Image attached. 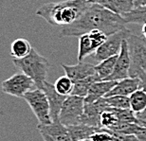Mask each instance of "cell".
<instances>
[{
	"label": "cell",
	"instance_id": "cell-12",
	"mask_svg": "<svg viewBox=\"0 0 146 141\" xmlns=\"http://www.w3.org/2000/svg\"><path fill=\"white\" fill-rule=\"evenodd\" d=\"M62 67L66 75L71 79L73 83L84 80V79L96 74L95 66L88 63H84V62H78V64H73V66L62 64Z\"/></svg>",
	"mask_w": 146,
	"mask_h": 141
},
{
	"label": "cell",
	"instance_id": "cell-10",
	"mask_svg": "<svg viewBox=\"0 0 146 141\" xmlns=\"http://www.w3.org/2000/svg\"><path fill=\"white\" fill-rule=\"evenodd\" d=\"M130 55H129V48H128L127 39L123 40L121 45V51L117 58L114 71L106 81H121L125 78L129 77V69H130Z\"/></svg>",
	"mask_w": 146,
	"mask_h": 141
},
{
	"label": "cell",
	"instance_id": "cell-4",
	"mask_svg": "<svg viewBox=\"0 0 146 141\" xmlns=\"http://www.w3.org/2000/svg\"><path fill=\"white\" fill-rule=\"evenodd\" d=\"M127 43L131 61L129 77L146 81V39L131 34Z\"/></svg>",
	"mask_w": 146,
	"mask_h": 141
},
{
	"label": "cell",
	"instance_id": "cell-39",
	"mask_svg": "<svg viewBox=\"0 0 146 141\" xmlns=\"http://www.w3.org/2000/svg\"><path fill=\"white\" fill-rule=\"evenodd\" d=\"M80 141H91L90 139H84V140H80Z\"/></svg>",
	"mask_w": 146,
	"mask_h": 141
},
{
	"label": "cell",
	"instance_id": "cell-25",
	"mask_svg": "<svg viewBox=\"0 0 146 141\" xmlns=\"http://www.w3.org/2000/svg\"><path fill=\"white\" fill-rule=\"evenodd\" d=\"M54 87L59 94L68 97L72 94L73 88H74V83L70 78L65 75L57 79L54 83Z\"/></svg>",
	"mask_w": 146,
	"mask_h": 141
},
{
	"label": "cell",
	"instance_id": "cell-34",
	"mask_svg": "<svg viewBox=\"0 0 146 141\" xmlns=\"http://www.w3.org/2000/svg\"><path fill=\"white\" fill-rule=\"evenodd\" d=\"M41 134V136H42V138L44 139V141H55L51 138V137H49L48 134H44V133H40Z\"/></svg>",
	"mask_w": 146,
	"mask_h": 141
},
{
	"label": "cell",
	"instance_id": "cell-29",
	"mask_svg": "<svg viewBox=\"0 0 146 141\" xmlns=\"http://www.w3.org/2000/svg\"><path fill=\"white\" fill-rule=\"evenodd\" d=\"M113 139L112 133L107 129H101L94 133L90 137L91 141H111Z\"/></svg>",
	"mask_w": 146,
	"mask_h": 141
},
{
	"label": "cell",
	"instance_id": "cell-9",
	"mask_svg": "<svg viewBox=\"0 0 146 141\" xmlns=\"http://www.w3.org/2000/svg\"><path fill=\"white\" fill-rule=\"evenodd\" d=\"M109 107L106 99L102 98L92 103H84V114L81 117L80 123L92 127L103 129L101 124V115Z\"/></svg>",
	"mask_w": 146,
	"mask_h": 141
},
{
	"label": "cell",
	"instance_id": "cell-24",
	"mask_svg": "<svg viewBox=\"0 0 146 141\" xmlns=\"http://www.w3.org/2000/svg\"><path fill=\"white\" fill-rule=\"evenodd\" d=\"M130 109L135 114L142 112L146 108V92L139 88L130 97Z\"/></svg>",
	"mask_w": 146,
	"mask_h": 141
},
{
	"label": "cell",
	"instance_id": "cell-38",
	"mask_svg": "<svg viewBox=\"0 0 146 141\" xmlns=\"http://www.w3.org/2000/svg\"><path fill=\"white\" fill-rule=\"evenodd\" d=\"M87 1H89L90 3H97L99 0H87Z\"/></svg>",
	"mask_w": 146,
	"mask_h": 141
},
{
	"label": "cell",
	"instance_id": "cell-35",
	"mask_svg": "<svg viewBox=\"0 0 146 141\" xmlns=\"http://www.w3.org/2000/svg\"><path fill=\"white\" fill-rule=\"evenodd\" d=\"M141 33H142V37L146 39V24L142 25V28H141Z\"/></svg>",
	"mask_w": 146,
	"mask_h": 141
},
{
	"label": "cell",
	"instance_id": "cell-33",
	"mask_svg": "<svg viewBox=\"0 0 146 141\" xmlns=\"http://www.w3.org/2000/svg\"><path fill=\"white\" fill-rule=\"evenodd\" d=\"M134 5H135V7L146 6V0H134Z\"/></svg>",
	"mask_w": 146,
	"mask_h": 141
},
{
	"label": "cell",
	"instance_id": "cell-30",
	"mask_svg": "<svg viewBox=\"0 0 146 141\" xmlns=\"http://www.w3.org/2000/svg\"><path fill=\"white\" fill-rule=\"evenodd\" d=\"M112 134L118 141H139L136 134H117V133H112Z\"/></svg>",
	"mask_w": 146,
	"mask_h": 141
},
{
	"label": "cell",
	"instance_id": "cell-37",
	"mask_svg": "<svg viewBox=\"0 0 146 141\" xmlns=\"http://www.w3.org/2000/svg\"><path fill=\"white\" fill-rule=\"evenodd\" d=\"M139 123H141V125L146 126V119L145 120H141V121H139Z\"/></svg>",
	"mask_w": 146,
	"mask_h": 141
},
{
	"label": "cell",
	"instance_id": "cell-23",
	"mask_svg": "<svg viewBox=\"0 0 146 141\" xmlns=\"http://www.w3.org/2000/svg\"><path fill=\"white\" fill-rule=\"evenodd\" d=\"M126 24H146V6H139L135 7L132 11L122 16Z\"/></svg>",
	"mask_w": 146,
	"mask_h": 141
},
{
	"label": "cell",
	"instance_id": "cell-18",
	"mask_svg": "<svg viewBox=\"0 0 146 141\" xmlns=\"http://www.w3.org/2000/svg\"><path fill=\"white\" fill-rule=\"evenodd\" d=\"M33 46L27 39L18 38L11 45V56L13 59H23L27 57L33 50Z\"/></svg>",
	"mask_w": 146,
	"mask_h": 141
},
{
	"label": "cell",
	"instance_id": "cell-5",
	"mask_svg": "<svg viewBox=\"0 0 146 141\" xmlns=\"http://www.w3.org/2000/svg\"><path fill=\"white\" fill-rule=\"evenodd\" d=\"M31 107L38 120V124L48 125L52 123L50 117V107L46 93L43 89L34 88L29 91L23 98Z\"/></svg>",
	"mask_w": 146,
	"mask_h": 141
},
{
	"label": "cell",
	"instance_id": "cell-3",
	"mask_svg": "<svg viewBox=\"0 0 146 141\" xmlns=\"http://www.w3.org/2000/svg\"><path fill=\"white\" fill-rule=\"evenodd\" d=\"M13 63L19 71L25 73L34 81L36 88L43 89L46 81V74L49 69V63L46 59L38 53L35 48L27 57L13 59Z\"/></svg>",
	"mask_w": 146,
	"mask_h": 141
},
{
	"label": "cell",
	"instance_id": "cell-11",
	"mask_svg": "<svg viewBox=\"0 0 146 141\" xmlns=\"http://www.w3.org/2000/svg\"><path fill=\"white\" fill-rule=\"evenodd\" d=\"M44 92L46 93V97H48V102H49V107H50V117L52 122H57L60 121L59 116L61 109H62L64 101H66V99L68 98L66 96H63L59 94L56 91L54 87V84L49 83L48 81H46L43 87Z\"/></svg>",
	"mask_w": 146,
	"mask_h": 141
},
{
	"label": "cell",
	"instance_id": "cell-14",
	"mask_svg": "<svg viewBox=\"0 0 146 141\" xmlns=\"http://www.w3.org/2000/svg\"><path fill=\"white\" fill-rule=\"evenodd\" d=\"M117 81H98L91 85L87 95L84 98V103H92L98 99L104 98L113 87L117 84Z\"/></svg>",
	"mask_w": 146,
	"mask_h": 141
},
{
	"label": "cell",
	"instance_id": "cell-17",
	"mask_svg": "<svg viewBox=\"0 0 146 141\" xmlns=\"http://www.w3.org/2000/svg\"><path fill=\"white\" fill-rule=\"evenodd\" d=\"M69 136L71 137L72 141H80L84 139H90V137L94 133L97 131L101 130L99 128L92 127V126H88L86 124H76L72 126H68V127Z\"/></svg>",
	"mask_w": 146,
	"mask_h": 141
},
{
	"label": "cell",
	"instance_id": "cell-1",
	"mask_svg": "<svg viewBox=\"0 0 146 141\" xmlns=\"http://www.w3.org/2000/svg\"><path fill=\"white\" fill-rule=\"evenodd\" d=\"M126 22L119 14L103 6L91 3L86 11L74 23L62 27V37H80L94 29H101L107 36L125 28Z\"/></svg>",
	"mask_w": 146,
	"mask_h": 141
},
{
	"label": "cell",
	"instance_id": "cell-2",
	"mask_svg": "<svg viewBox=\"0 0 146 141\" xmlns=\"http://www.w3.org/2000/svg\"><path fill=\"white\" fill-rule=\"evenodd\" d=\"M87 0H64L46 3L37 9L35 14L52 26L65 27L74 23L90 6Z\"/></svg>",
	"mask_w": 146,
	"mask_h": 141
},
{
	"label": "cell",
	"instance_id": "cell-15",
	"mask_svg": "<svg viewBox=\"0 0 146 141\" xmlns=\"http://www.w3.org/2000/svg\"><path fill=\"white\" fill-rule=\"evenodd\" d=\"M141 88V80L139 78H125L119 81L113 89L106 97L111 96H126L130 97L132 94Z\"/></svg>",
	"mask_w": 146,
	"mask_h": 141
},
{
	"label": "cell",
	"instance_id": "cell-20",
	"mask_svg": "<svg viewBox=\"0 0 146 141\" xmlns=\"http://www.w3.org/2000/svg\"><path fill=\"white\" fill-rule=\"evenodd\" d=\"M146 128V126L141 125L135 122H118L113 128L110 129V132L117 134H139Z\"/></svg>",
	"mask_w": 146,
	"mask_h": 141
},
{
	"label": "cell",
	"instance_id": "cell-6",
	"mask_svg": "<svg viewBox=\"0 0 146 141\" xmlns=\"http://www.w3.org/2000/svg\"><path fill=\"white\" fill-rule=\"evenodd\" d=\"M84 110V98L70 95L64 101L61 109L59 120L61 123L68 126L80 124L81 117Z\"/></svg>",
	"mask_w": 146,
	"mask_h": 141
},
{
	"label": "cell",
	"instance_id": "cell-31",
	"mask_svg": "<svg viewBox=\"0 0 146 141\" xmlns=\"http://www.w3.org/2000/svg\"><path fill=\"white\" fill-rule=\"evenodd\" d=\"M136 117H137V118L139 120V121H141V120H145L146 119V108L143 111H142V112L136 114Z\"/></svg>",
	"mask_w": 146,
	"mask_h": 141
},
{
	"label": "cell",
	"instance_id": "cell-36",
	"mask_svg": "<svg viewBox=\"0 0 146 141\" xmlns=\"http://www.w3.org/2000/svg\"><path fill=\"white\" fill-rule=\"evenodd\" d=\"M141 88L146 92V81H141Z\"/></svg>",
	"mask_w": 146,
	"mask_h": 141
},
{
	"label": "cell",
	"instance_id": "cell-32",
	"mask_svg": "<svg viewBox=\"0 0 146 141\" xmlns=\"http://www.w3.org/2000/svg\"><path fill=\"white\" fill-rule=\"evenodd\" d=\"M137 136H138L139 141H146V128L139 134H137Z\"/></svg>",
	"mask_w": 146,
	"mask_h": 141
},
{
	"label": "cell",
	"instance_id": "cell-8",
	"mask_svg": "<svg viewBox=\"0 0 146 141\" xmlns=\"http://www.w3.org/2000/svg\"><path fill=\"white\" fill-rule=\"evenodd\" d=\"M3 93L15 98H24L29 91L36 88L31 79L21 71L13 74L1 83Z\"/></svg>",
	"mask_w": 146,
	"mask_h": 141
},
{
	"label": "cell",
	"instance_id": "cell-21",
	"mask_svg": "<svg viewBox=\"0 0 146 141\" xmlns=\"http://www.w3.org/2000/svg\"><path fill=\"white\" fill-rule=\"evenodd\" d=\"M100 81V80H99L97 74H95V75L90 76V77L84 79V80L76 81V83H74V88H73L71 95L86 98V97L88 95V92H89V89H90V87H91V85L94 83L95 81Z\"/></svg>",
	"mask_w": 146,
	"mask_h": 141
},
{
	"label": "cell",
	"instance_id": "cell-7",
	"mask_svg": "<svg viewBox=\"0 0 146 141\" xmlns=\"http://www.w3.org/2000/svg\"><path fill=\"white\" fill-rule=\"evenodd\" d=\"M131 34L132 32L129 29L123 28L121 30L117 31L116 33L109 35L106 42L95 51L94 55H93L95 60L102 62L106 59L119 55L123 40L128 39Z\"/></svg>",
	"mask_w": 146,
	"mask_h": 141
},
{
	"label": "cell",
	"instance_id": "cell-27",
	"mask_svg": "<svg viewBox=\"0 0 146 141\" xmlns=\"http://www.w3.org/2000/svg\"><path fill=\"white\" fill-rule=\"evenodd\" d=\"M110 110L116 115L119 122H135L141 124L139 120L137 118L136 114L131 109H118L110 107Z\"/></svg>",
	"mask_w": 146,
	"mask_h": 141
},
{
	"label": "cell",
	"instance_id": "cell-40",
	"mask_svg": "<svg viewBox=\"0 0 146 141\" xmlns=\"http://www.w3.org/2000/svg\"><path fill=\"white\" fill-rule=\"evenodd\" d=\"M111 141H118V140H117V139L115 138V137H114V136H113V139H112V140H111Z\"/></svg>",
	"mask_w": 146,
	"mask_h": 141
},
{
	"label": "cell",
	"instance_id": "cell-28",
	"mask_svg": "<svg viewBox=\"0 0 146 141\" xmlns=\"http://www.w3.org/2000/svg\"><path fill=\"white\" fill-rule=\"evenodd\" d=\"M118 122H119L118 117H117L116 115L110 110V106L107 108V110H106L101 115V124H102V127L104 129L110 130V129L113 128Z\"/></svg>",
	"mask_w": 146,
	"mask_h": 141
},
{
	"label": "cell",
	"instance_id": "cell-19",
	"mask_svg": "<svg viewBox=\"0 0 146 141\" xmlns=\"http://www.w3.org/2000/svg\"><path fill=\"white\" fill-rule=\"evenodd\" d=\"M117 58H118V55L106 59V60L100 62L97 66H95L96 74H97L99 80L106 81L107 78L112 74L114 71V67H115Z\"/></svg>",
	"mask_w": 146,
	"mask_h": 141
},
{
	"label": "cell",
	"instance_id": "cell-22",
	"mask_svg": "<svg viewBox=\"0 0 146 141\" xmlns=\"http://www.w3.org/2000/svg\"><path fill=\"white\" fill-rule=\"evenodd\" d=\"M96 48L93 46L88 33H86L79 37V48H78V62H83L84 59L95 53Z\"/></svg>",
	"mask_w": 146,
	"mask_h": 141
},
{
	"label": "cell",
	"instance_id": "cell-16",
	"mask_svg": "<svg viewBox=\"0 0 146 141\" xmlns=\"http://www.w3.org/2000/svg\"><path fill=\"white\" fill-rule=\"evenodd\" d=\"M117 14L123 16L135 8L134 0H99L96 3Z\"/></svg>",
	"mask_w": 146,
	"mask_h": 141
},
{
	"label": "cell",
	"instance_id": "cell-26",
	"mask_svg": "<svg viewBox=\"0 0 146 141\" xmlns=\"http://www.w3.org/2000/svg\"><path fill=\"white\" fill-rule=\"evenodd\" d=\"M110 107L118 109H130V98L126 96H111L104 97Z\"/></svg>",
	"mask_w": 146,
	"mask_h": 141
},
{
	"label": "cell",
	"instance_id": "cell-13",
	"mask_svg": "<svg viewBox=\"0 0 146 141\" xmlns=\"http://www.w3.org/2000/svg\"><path fill=\"white\" fill-rule=\"evenodd\" d=\"M39 133H44L48 134L49 137L55 141H72L69 136V132L66 126H65L60 121L52 122L48 125H37Z\"/></svg>",
	"mask_w": 146,
	"mask_h": 141
}]
</instances>
